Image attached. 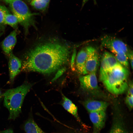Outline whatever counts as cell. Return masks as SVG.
Wrapping results in <instances>:
<instances>
[{"instance_id":"6da1fadb","label":"cell","mask_w":133,"mask_h":133,"mask_svg":"<svg viewBox=\"0 0 133 133\" xmlns=\"http://www.w3.org/2000/svg\"><path fill=\"white\" fill-rule=\"evenodd\" d=\"M70 52L68 46L58 41H50L37 44L24 54L21 70L51 73L66 63Z\"/></svg>"},{"instance_id":"7a4b0ae2","label":"cell","mask_w":133,"mask_h":133,"mask_svg":"<svg viewBox=\"0 0 133 133\" xmlns=\"http://www.w3.org/2000/svg\"><path fill=\"white\" fill-rule=\"evenodd\" d=\"M129 74L127 69L119 64L109 70L100 72V79L110 92L119 95L128 89Z\"/></svg>"},{"instance_id":"3957f363","label":"cell","mask_w":133,"mask_h":133,"mask_svg":"<svg viewBox=\"0 0 133 133\" xmlns=\"http://www.w3.org/2000/svg\"><path fill=\"white\" fill-rule=\"evenodd\" d=\"M32 86L31 84L25 82L16 88L7 90L3 95L4 105L9 113V119L15 120L18 116L24 99Z\"/></svg>"},{"instance_id":"277c9868","label":"cell","mask_w":133,"mask_h":133,"mask_svg":"<svg viewBox=\"0 0 133 133\" xmlns=\"http://www.w3.org/2000/svg\"><path fill=\"white\" fill-rule=\"evenodd\" d=\"M9 3L11 11L19 23L24 27L26 34L28 33L31 26L36 28L34 16L38 13H31L27 5L22 0H14Z\"/></svg>"},{"instance_id":"5b68a950","label":"cell","mask_w":133,"mask_h":133,"mask_svg":"<svg viewBox=\"0 0 133 133\" xmlns=\"http://www.w3.org/2000/svg\"><path fill=\"white\" fill-rule=\"evenodd\" d=\"M102 45L107 49L113 54L123 52L127 55L131 50L127 45L122 41L120 39L109 36H105L101 38Z\"/></svg>"},{"instance_id":"8992f818","label":"cell","mask_w":133,"mask_h":133,"mask_svg":"<svg viewBox=\"0 0 133 133\" xmlns=\"http://www.w3.org/2000/svg\"><path fill=\"white\" fill-rule=\"evenodd\" d=\"M87 51L85 68L87 74L96 73L99 65V56L96 49L91 46L86 47Z\"/></svg>"},{"instance_id":"52a82bcc","label":"cell","mask_w":133,"mask_h":133,"mask_svg":"<svg viewBox=\"0 0 133 133\" xmlns=\"http://www.w3.org/2000/svg\"><path fill=\"white\" fill-rule=\"evenodd\" d=\"M113 115L112 124L109 133H130L121 114L116 112Z\"/></svg>"},{"instance_id":"ba28073f","label":"cell","mask_w":133,"mask_h":133,"mask_svg":"<svg viewBox=\"0 0 133 133\" xmlns=\"http://www.w3.org/2000/svg\"><path fill=\"white\" fill-rule=\"evenodd\" d=\"M8 66L10 79L11 82L21 70V61L15 56L12 52L9 55Z\"/></svg>"},{"instance_id":"9c48e42d","label":"cell","mask_w":133,"mask_h":133,"mask_svg":"<svg viewBox=\"0 0 133 133\" xmlns=\"http://www.w3.org/2000/svg\"><path fill=\"white\" fill-rule=\"evenodd\" d=\"M82 87L88 91L96 90L98 88V82L96 73L88 74L79 78Z\"/></svg>"},{"instance_id":"30bf717a","label":"cell","mask_w":133,"mask_h":133,"mask_svg":"<svg viewBox=\"0 0 133 133\" xmlns=\"http://www.w3.org/2000/svg\"><path fill=\"white\" fill-rule=\"evenodd\" d=\"M105 112L99 111L89 112V117L93 124L94 131L99 132L104 127L106 118Z\"/></svg>"},{"instance_id":"8fae6325","label":"cell","mask_w":133,"mask_h":133,"mask_svg":"<svg viewBox=\"0 0 133 133\" xmlns=\"http://www.w3.org/2000/svg\"><path fill=\"white\" fill-rule=\"evenodd\" d=\"M119 64L113 54L105 52L101 57L100 72L109 70Z\"/></svg>"},{"instance_id":"7c38bea8","label":"cell","mask_w":133,"mask_h":133,"mask_svg":"<svg viewBox=\"0 0 133 133\" xmlns=\"http://www.w3.org/2000/svg\"><path fill=\"white\" fill-rule=\"evenodd\" d=\"M17 32L16 30L12 32L3 41L1 47L5 53L9 55L17 42Z\"/></svg>"},{"instance_id":"4fadbf2b","label":"cell","mask_w":133,"mask_h":133,"mask_svg":"<svg viewBox=\"0 0 133 133\" xmlns=\"http://www.w3.org/2000/svg\"><path fill=\"white\" fill-rule=\"evenodd\" d=\"M84 105L89 113L99 111H106L108 104L103 101L89 100L84 102Z\"/></svg>"},{"instance_id":"5bb4252c","label":"cell","mask_w":133,"mask_h":133,"mask_svg":"<svg viewBox=\"0 0 133 133\" xmlns=\"http://www.w3.org/2000/svg\"><path fill=\"white\" fill-rule=\"evenodd\" d=\"M87 53L86 47L82 49L78 53L76 57V65L78 72L81 74H87L85 65Z\"/></svg>"},{"instance_id":"9a60e30c","label":"cell","mask_w":133,"mask_h":133,"mask_svg":"<svg viewBox=\"0 0 133 133\" xmlns=\"http://www.w3.org/2000/svg\"><path fill=\"white\" fill-rule=\"evenodd\" d=\"M62 105L64 108L69 113L73 116L79 122L83 124L78 116L77 107L69 99L62 95Z\"/></svg>"},{"instance_id":"2e32d148","label":"cell","mask_w":133,"mask_h":133,"mask_svg":"<svg viewBox=\"0 0 133 133\" xmlns=\"http://www.w3.org/2000/svg\"><path fill=\"white\" fill-rule=\"evenodd\" d=\"M24 128L26 133H45L32 119L28 120L26 122Z\"/></svg>"},{"instance_id":"e0dca14e","label":"cell","mask_w":133,"mask_h":133,"mask_svg":"<svg viewBox=\"0 0 133 133\" xmlns=\"http://www.w3.org/2000/svg\"><path fill=\"white\" fill-rule=\"evenodd\" d=\"M50 0H32L31 5L35 9L39 11H45L49 5Z\"/></svg>"},{"instance_id":"ac0fdd59","label":"cell","mask_w":133,"mask_h":133,"mask_svg":"<svg viewBox=\"0 0 133 133\" xmlns=\"http://www.w3.org/2000/svg\"><path fill=\"white\" fill-rule=\"evenodd\" d=\"M18 23L17 18L14 15L10 14L9 12L6 15L4 20V23L5 25H8L13 28L17 29Z\"/></svg>"},{"instance_id":"d6986e66","label":"cell","mask_w":133,"mask_h":133,"mask_svg":"<svg viewBox=\"0 0 133 133\" xmlns=\"http://www.w3.org/2000/svg\"><path fill=\"white\" fill-rule=\"evenodd\" d=\"M118 62L124 67H127L129 66L128 58L127 54L123 52L114 54Z\"/></svg>"},{"instance_id":"ffe728a7","label":"cell","mask_w":133,"mask_h":133,"mask_svg":"<svg viewBox=\"0 0 133 133\" xmlns=\"http://www.w3.org/2000/svg\"><path fill=\"white\" fill-rule=\"evenodd\" d=\"M9 12L5 6L0 5V31L4 32L5 25L4 20L6 15Z\"/></svg>"},{"instance_id":"44dd1931","label":"cell","mask_w":133,"mask_h":133,"mask_svg":"<svg viewBox=\"0 0 133 133\" xmlns=\"http://www.w3.org/2000/svg\"><path fill=\"white\" fill-rule=\"evenodd\" d=\"M133 96L127 95L126 98L125 102L127 105L130 110L133 107Z\"/></svg>"},{"instance_id":"7402d4cb","label":"cell","mask_w":133,"mask_h":133,"mask_svg":"<svg viewBox=\"0 0 133 133\" xmlns=\"http://www.w3.org/2000/svg\"><path fill=\"white\" fill-rule=\"evenodd\" d=\"M65 70V68H63L59 69L55 75L54 77L52 79V81L53 82L56 80L63 73Z\"/></svg>"},{"instance_id":"603a6c76","label":"cell","mask_w":133,"mask_h":133,"mask_svg":"<svg viewBox=\"0 0 133 133\" xmlns=\"http://www.w3.org/2000/svg\"><path fill=\"white\" fill-rule=\"evenodd\" d=\"M128 59H129L130 63L131 68H133V52L131 50L127 55Z\"/></svg>"},{"instance_id":"cb8c5ba5","label":"cell","mask_w":133,"mask_h":133,"mask_svg":"<svg viewBox=\"0 0 133 133\" xmlns=\"http://www.w3.org/2000/svg\"><path fill=\"white\" fill-rule=\"evenodd\" d=\"M127 90L128 95H133V82H131L129 85H128V87Z\"/></svg>"},{"instance_id":"d4e9b609","label":"cell","mask_w":133,"mask_h":133,"mask_svg":"<svg viewBox=\"0 0 133 133\" xmlns=\"http://www.w3.org/2000/svg\"><path fill=\"white\" fill-rule=\"evenodd\" d=\"M76 56V54L75 52H74L72 57V60L71 61V66L72 67L73 66L74 64V63L75 59V57Z\"/></svg>"},{"instance_id":"484cf974","label":"cell","mask_w":133,"mask_h":133,"mask_svg":"<svg viewBox=\"0 0 133 133\" xmlns=\"http://www.w3.org/2000/svg\"><path fill=\"white\" fill-rule=\"evenodd\" d=\"M89 0H82V7H83L85 4ZM93 0L94 3L96 4L97 3L96 0Z\"/></svg>"},{"instance_id":"4316f807","label":"cell","mask_w":133,"mask_h":133,"mask_svg":"<svg viewBox=\"0 0 133 133\" xmlns=\"http://www.w3.org/2000/svg\"><path fill=\"white\" fill-rule=\"evenodd\" d=\"M13 0H4V1L6 3H9L11 1H13Z\"/></svg>"},{"instance_id":"83f0119b","label":"cell","mask_w":133,"mask_h":133,"mask_svg":"<svg viewBox=\"0 0 133 133\" xmlns=\"http://www.w3.org/2000/svg\"><path fill=\"white\" fill-rule=\"evenodd\" d=\"M3 96V95L2 94L1 92L0 91V100L1 99Z\"/></svg>"},{"instance_id":"f1b7e54d","label":"cell","mask_w":133,"mask_h":133,"mask_svg":"<svg viewBox=\"0 0 133 133\" xmlns=\"http://www.w3.org/2000/svg\"><path fill=\"white\" fill-rule=\"evenodd\" d=\"M3 32L0 31V37L1 36L3 33Z\"/></svg>"},{"instance_id":"f546056e","label":"cell","mask_w":133,"mask_h":133,"mask_svg":"<svg viewBox=\"0 0 133 133\" xmlns=\"http://www.w3.org/2000/svg\"><path fill=\"white\" fill-rule=\"evenodd\" d=\"M93 133H99V132L96 131H94Z\"/></svg>"},{"instance_id":"4dcf8cb0","label":"cell","mask_w":133,"mask_h":133,"mask_svg":"<svg viewBox=\"0 0 133 133\" xmlns=\"http://www.w3.org/2000/svg\"><path fill=\"white\" fill-rule=\"evenodd\" d=\"M29 0V1H32V0Z\"/></svg>"}]
</instances>
